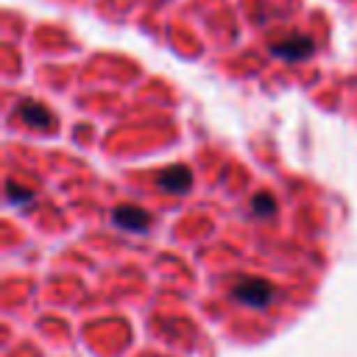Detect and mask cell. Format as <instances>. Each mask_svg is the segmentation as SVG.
<instances>
[{
	"instance_id": "6da1fadb",
	"label": "cell",
	"mask_w": 357,
	"mask_h": 357,
	"mask_svg": "<svg viewBox=\"0 0 357 357\" xmlns=\"http://www.w3.org/2000/svg\"><path fill=\"white\" fill-rule=\"evenodd\" d=\"M231 298L243 307H251V310H262L273 301V287L259 279V276H245V279H237L231 284Z\"/></svg>"
},
{
	"instance_id": "7a4b0ae2",
	"label": "cell",
	"mask_w": 357,
	"mask_h": 357,
	"mask_svg": "<svg viewBox=\"0 0 357 357\" xmlns=\"http://www.w3.org/2000/svg\"><path fill=\"white\" fill-rule=\"evenodd\" d=\"M156 187L167 195H187L192 190V170L187 165H170L156 173Z\"/></svg>"
},
{
	"instance_id": "3957f363",
	"label": "cell",
	"mask_w": 357,
	"mask_h": 357,
	"mask_svg": "<svg viewBox=\"0 0 357 357\" xmlns=\"http://www.w3.org/2000/svg\"><path fill=\"white\" fill-rule=\"evenodd\" d=\"M112 223L123 231H137V234H145L151 229V212L142 209V206H131V204H123V206H114L112 209Z\"/></svg>"
},
{
	"instance_id": "277c9868",
	"label": "cell",
	"mask_w": 357,
	"mask_h": 357,
	"mask_svg": "<svg viewBox=\"0 0 357 357\" xmlns=\"http://www.w3.org/2000/svg\"><path fill=\"white\" fill-rule=\"evenodd\" d=\"M14 114H17V117H20L25 126H31V128H39V131H45V128H53V126H56V117H53V112H50L47 106L36 103V100H22V103H17Z\"/></svg>"
},
{
	"instance_id": "5b68a950",
	"label": "cell",
	"mask_w": 357,
	"mask_h": 357,
	"mask_svg": "<svg viewBox=\"0 0 357 357\" xmlns=\"http://www.w3.org/2000/svg\"><path fill=\"white\" fill-rule=\"evenodd\" d=\"M271 53L279 56V59H287V61H301V59H307L312 53V39L296 33V36H290L284 42H271Z\"/></svg>"
},
{
	"instance_id": "8992f818",
	"label": "cell",
	"mask_w": 357,
	"mask_h": 357,
	"mask_svg": "<svg viewBox=\"0 0 357 357\" xmlns=\"http://www.w3.org/2000/svg\"><path fill=\"white\" fill-rule=\"evenodd\" d=\"M251 212H254L257 218H268V215H273V212H276V201H273V195H271V192H257V195L251 198Z\"/></svg>"
},
{
	"instance_id": "52a82bcc",
	"label": "cell",
	"mask_w": 357,
	"mask_h": 357,
	"mask_svg": "<svg viewBox=\"0 0 357 357\" xmlns=\"http://www.w3.org/2000/svg\"><path fill=\"white\" fill-rule=\"evenodd\" d=\"M6 201H8L11 206L28 204V201H33V190H28V187H20L17 181H8V184H6Z\"/></svg>"
}]
</instances>
